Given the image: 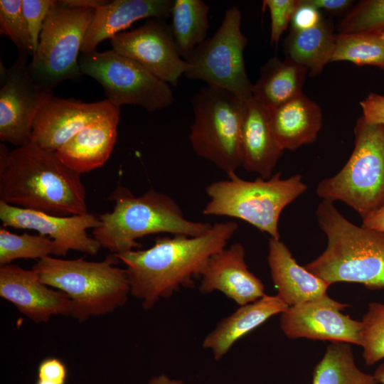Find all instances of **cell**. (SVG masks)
<instances>
[{
  "mask_svg": "<svg viewBox=\"0 0 384 384\" xmlns=\"http://www.w3.org/2000/svg\"><path fill=\"white\" fill-rule=\"evenodd\" d=\"M384 31V0H363L338 25V34L366 35Z\"/></svg>",
  "mask_w": 384,
  "mask_h": 384,
  "instance_id": "4dcf8cb0",
  "label": "cell"
},
{
  "mask_svg": "<svg viewBox=\"0 0 384 384\" xmlns=\"http://www.w3.org/2000/svg\"><path fill=\"white\" fill-rule=\"evenodd\" d=\"M267 262L277 294L289 306L326 294L331 285L299 265L285 244L270 238Z\"/></svg>",
  "mask_w": 384,
  "mask_h": 384,
  "instance_id": "7402d4cb",
  "label": "cell"
},
{
  "mask_svg": "<svg viewBox=\"0 0 384 384\" xmlns=\"http://www.w3.org/2000/svg\"><path fill=\"white\" fill-rule=\"evenodd\" d=\"M288 308L278 295L265 294L253 302L240 306L221 320L206 336L203 348L209 349L215 360H220L237 341L271 316L283 313Z\"/></svg>",
  "mask_w": 384,
  "mask_h": 384,
  "instance_id": "603a6c76",
  "label": "cell"
},
{
  "mask_svg": "<svg viewBox=\"0 0 384 384\" xmlns=\"http://www.w3.org/2000/svg\"><path fill=\"white\" fill-rule=\"evenodd\" d=\"M110 253L100 262L83 258L64 260L48 256L32 269L45 284L63 292L73 302L71 316L83 322L106 315L125 304L130 293L126 269Z\"/></svg>",
  "mask_w": 384,
  "mask_h": 384,
  "instance_id": "5b68a950",
  "label": "cell"
},
{
  "mask_svg": "<svg viewBox=\"0 0 384 384\" xmlns=\"http://www.w3.org/2000/svg\"><path fill=\"white\" fill-rule=\"evenodd\" d=\"M55 3V0H22V11L31 36L33 55L38 48L46 20Z\"/></svg>",
  "mask_w": 384,
  "mask_h": 384,
  "instance_id": "836d02e7",
  "label": "cell"
},
{
  "mask_svg": "<svg viewBox=\"0 0 384 384\" xmlns=\"http://www.w3.org/2000/svg\"><path fill=\"white\" fill-rule=\"evenodd\" d=\"M311 4L326 11L338 14L348 9L353 4L351 0H309Z\"/></svg>",
  "mask_w": 384,
  "mask_h": 384,
  "instance_id": "f35d334b",
  "label": "cell"
},
{
  "mask_svg": "<svg viewBox=\"0 0 384 384\" xmlns=\"http://www.w3.org/2000/svg\"><path fill=\"white\" fill-rule=\"evenodd\" d=\"M238 228L233 221L216 223L198 236L158 238L148 249L116 255L126 266L130 294L149 309L181 287H193L210 257L226 247Z\"/></svg>",
  "mask_w": 384,
  "mask_h": 384,
  "instance_id": "6da1fadb",
  "label": "cell"
},
{
  "mask_svg": "<svg viewBox=\"0 0 384 384\" xmlns=\"http://www.w3.org/2000/svg\"><path fill=\"white\" fill-rule=\"evenodd\" d=\"M80 175L31 142L11 150L0 144V201L10 205L59 216L87 213Z\"/></svg>",
  "mask_w": 384,
  "mask_h": 384,
  "instance_id": "7a4b0ae2",
  "label": "cell"
},
{
  "mask_svg": "<svg viewBox=\"0 0 384 384\" xmlns=\"http://www.w3.org/2000/svg\"><path fill=\"white\" fill-rule=\"evenodd\" d=\"M323 19L321 10L309 0H299L290 22L291 30L311 28L319 25Z\"/></svg>",
  "mask_w": 384,
  "mask_h": 384,
  "instance_id": "d590c367",
  "label": "cell"
},
{
  "mask_svg": "<svg viewBox=\"0 0 384 384\" xmlns=\"http://www.w3.org/2000/svg\"><path fill=\"white\" fill-rule=\"evenodd\" d=\"M336 35L329 19L306 30H291L284 42L286 58L302 65L310 76L315 77L331 62Z\"/></svg>",
  "mask_w": 384,
  "mask_h": 384,
  "instance_id": "484cf974",
  "label": "cell"
},
{
  "mask_svg": "<svg viewBox=\"0 0 384 384\" xmlns=\"http://www.w3.org/2000/svg\"><path fill=\"white\" fill-rule=\"evenodd\" d=\"M109 199L114 203L113 210L98 215L100 225L92 233L102 247L115 255L140 248L137 240L148 235L166 233L193 237L213 225L186 219L171 197L154 189L135 196L119 185Z\"/></svg>",
  "mask_w": 384,
  "mask_h": 384,
  "instance_id": "3957f363",
  "label": "cell"
},
{
  "mask_svg": "<svg viewBox=\"0 0 384 384\" xmlns=\"http://www.w3.org/2000/svg\"><path fill=\"white\" fill-rule=\"evenodd\" d=\"M209 6L202 0H174L171 28L178 53L185 60L207 38Z\"/></svg>",
  "mask_w": 384,
  "mask_h": 384,
  "instance_id": "4316f807",
  "label": "cell"
},
{
  "mask_svg": "<svg viewBox=\"0 0 384 384\" xmlns=\"http://www.w3.org/2000/svg\"><path fill=\"white\" fill-rule=\"evenodd\" d=\"M299 0H264L262 9L267 8L271 18L270 42L278 44L282 33L291 22Z\"/></svg>",
  "mask_w": 384,
  "mask_h": 384,
  "instance_id": "e575fe53",
  "label": "cell"
},
{
  "mask_svg": "<svg viewBox=\"0 0 384 384\" xmlns=\"http://www.w3.org/2000/svg\"><path fill=\"white\" fill-rule=\"evenodd\" d=\"M354 149L336 175L323 179L316 194L341 201L364 218L384 204V124L358 119Z\"/></svg>",
  "mask_w": 384,
  "mask_h": 384,
  "instance_id": "52a82bcc",
  "label": "cell"
},
{
  "mask_svg": "<svg viewBox=\"0 0 384 384\" xmlns=\"http://www.w3.org/2000/svg\"><path fill=\"white\" fill-rule=\"evenodd\" d=\"M119 111L107 99L87 103L53 94L36 114L31 142L56 151L88 124Z\"/></svg>",
  "mask_w": 384,
  "mask_h": 384,
  "instance_id": "2e32d148",
  "label": "cell"
},
{
  "mask_svg": "<svg viewBox=\"0 0 384 384\" xmlns=\"http://www.w3.org/2000/svg\"><path fill=\"white\" fill-rule=\"evenodd\" d=\"M316 215L327 247L305 268L330 284L347 282L384 289V233L351 223L329 201L318 205Z\"/></svg>",
  "mask_w": 384,
  "mask_h": 384,
  "instance_id": "277c9868",
  "label": "cell"
},
{
  "mask_svg": "<svg viewBox=\"0 0 384 384\" xmlns=\"http://www.w3.org/2000/svg\"><path fill=\"white\" fill-rule=\"evenodd\" d=\"M174 0H114L95 10L86 32L81 54L96 50L104 40L111 39L133 23L143 18L166 20Z\"/></svg>",
  "mask_w": 384,
  "mask_h": 384,
  "instance_id": "ffe728a7",
  "label": "cell"
},
{
  "mask_svg": "<svg viewBox=\"0 0 384 384\" xmlns=\"http://www.w3.org/2000/svg\"><path fill=\"white\" fill-rule=\"evenodd\" d=\"M63 1L73 7L87 8L97 9L106 4L109 1L105 0H63Z\"/></svg>",
  "mask_w": 384,
  "mask_h": 384,
  "instance_id": "60d3db41",
  "label": "cell"
},
{
  "mask_svg": "<svg viewBox=\"0 0 384 384\" xmlns=\"http://www.w3.org/2000/svg\"><path fill=\"white\" fill-rule=\"evenodd\" d=\"M300 174L283 179L279 172L268 179L240 178L237 174L208 185L209 201L203 213L244 220L272 238L279 240V216L284 208L306 191Z\"/></svg>",
  "mask_w": 384,
  "mask_h": 384,
  "instance_id": "8992f818",
  "label": "cell"
},
{
  "mask_svg": "<svg viewBox=\"0 0 384 384\" xmlns=\"http://www.w3.org/2000/svg\"><path fill=\"white\" fill-rule=\"evenodd\" d=\"M38 379L57 384H65L67 370L64 363L56 358H47L38 368Z\"/></svg>",
  "mask_w": 384,
  "mask_h": 384,
  "instance_id": "8d00e7d4",
  "label": "cell"
},
{
  "mask_svg": "<svg viewBox=\"0 0 384 384\" xmlns=\"http://www.w3.org/2000/svg\"><path fill=\"white\" fill-rule=\"evenodd\" d=\"M351 343L331 342L313 373V384H378L356 365Z\"/></svg>",
  "mask_w": 384,
  "mask_h": 384,
  "instance_id": "83f0119b",
  "label": "cell"
},
{
  "mask_svg": "<svg viewBox=\"0 0 384 384\" xmlns=\"http://www.w3.org/2000/svg\"><path fill=\"white\" fill-rule=\"evenodd\" d=\"M119 114L120 111L88 124L55 151L59 159L80 174L103 166L117 142Z\"/></svg>",
  "mask_w": 384,
  "mask_h": 384,
  "instance_id": "44dd1931",
  "label": "cell"
},
{
  "mask_svg": "<svg viewBox=\"0 0 384 384\" xmlns=\"http://www.w3.org/2000/svg\"><path fill=\"white\" fill-rule=\"evenodd\" d=\"M0 296L35 323L48 322L53 316H70L73 311L66 294L43 283L33 269L16 264L0 267Z\"/></svg>",
  "mask_w": 384,
  "mask_h": 384,
  "instance_id": "e0dca14e",
  "label": "cell"
},
{
  "mask_svg": "<svg viewBox=\"0 0 384 384\" xmlns=\"http://www.w3.org/2000/svg\"><path fill=\"white\" fill-rule=\"evenodd\" d=\"M373 375L378 384H384V363L380 364L375 370Z\"/></svg>",
  "mask_w": 384,
  "mask_h": 384,
  "instance_id": "7bdbcfd3",
  "label": "cell"
},
{
  "mask_svg": "<svg viewBox=\"0 0 384 384\" xmlns=\"http://www.w3.org/2000/svg\"><path fill=\"white\" fill-rule=\"evenodd\" d=\"M241 21L242 14L238 7L228 9L215 33L186 58L188 68L184 75L230 92L245 101L252 96L253 84L245 65L247 40L242 32Z\"/></svg>",
  "mask_w": 384,
  "mask_h": 384,
  "instance_id": "30bf717a",
  "label": "cell"
},
{
  "mask_svg": "<svg viewBox=\"0 0 384 384\" xmlns=\"http://www.w3.org/2000/svg\"><path fill=\"white\" fill-rule=\"evenodd\" d=\"M58 256L55 242L49 237L26 233L15 234L0 228V265L10 264L17 259H37Z\"/></svg>",
  "mask_w": 384,
  "mask_h": 384,
  "instance_id": "f1b7e54d",
  "label": "cell"
},
{
  "mask_svg": "<svg viewBox=\"0 0 384 384\" xmlns=\"http://www.w3.org/2000/svg\"><path fill=\"white\" fill-rule=\"evenodd\" d=\"M244 100L225 90L202 87L191 100L194 112L189 141L198 156L230 178L241 166L240 131Z\"/></svg>",
  "mask_w": 384,
  "mask_h": 384,
  "instance_id": "ba28073f",
  "label": "cell"
},
{
  "mask_svg": "<svg viewBox=\"0 0 384 384\" xmlns=\"http://www.w3.org/2000/svg\"><path fill=\"white\" fill-rule=\"evenodd\" d=\"M112 49L143 66L173 86L187 70L180 55L171 25L166 20L149 18L140 27L117 33L110 39Z\"/></svg>",
  "mask_w": 384,
  "mask_h": 384,
  "instance_id": "4fadbf2b",
  "label": "cell"
},
{
  "mask_svg": "<svg viewBox=\"0 0 384 384\" xmlns=\"http://www.w3.org/2000/svg\"><path fill=\"white\" fill-rule=\"evenodd\" d=\"M307 70L288 59L270 58L261 68L252 87V97L267 110L284 105L302 94Z\"/></svg>",
  "mask_w": 384,
  "mask_h": 384,
  "instance_id": "d4e9b609",
  "label": "cell"
},
{
  "mask_svg": "<svg viewBox=\"0 0 384 384\" xmlns=\"http://www.w3.org/2000/svg\"><path fill=\"white\" fill-rule=\"evenodd\" d=\"M268 112L272 132L283 150L313 143L322 127L320 107L303 93Z\"/></svg>",
  "mask_w": 384,
  "mask_h": 384,
  "instance_id": "cb8c5ba5",
  "label": "cell"
},
{
  "mask_svg": "<svg viewBox=\"0 0 384 384\" xmlns=\"http://www.w3.org/2000/svg\"><path fill=\"white\" fill-rule=\"evenodd\" d=\"M349 61L357 65H373L384 70V46L365 35L336 33L331 62Z\"/></svg>",
  "mask_w": 384,
  "mask_h": 384,
  "instance_id": "f546056e",
  "label": "cell"
},
{
  "mask_svg": "<svg viewBox=\"0 0 384 384\" xmlns=\"http://www.w3.org/2000/svg\"><path fill=\"white\" fill-rule=\"evenodd\" d=\"M347 306L325 294L289 306L282 313L280 327L290 338H306L361 346L362 323L341 312Z\"/></svg>",
  "mask_w": 384,
  "mask_h": 384,
  "instance_id": "5bb4252c",
  "label": "cell"
},
{
  "mask_svg": "<svg viewBox=\"0 0 384 384\" xmlns=\"http://www.w3.org/2000/svg\"><path fill=\"white\" fill-rule=\"evenodd\" d=\"M36 384H57L50 381L38 379Z\"/></svg>",
  "mask_w": 384,
  "mask_h": 384,
  "instance_id": "f6af8a7d",
  "label": "cell"
},
{
  "mask_svg": "<svg viewBox=\"0 0 384 384\" xmlns=\"http://www.w3.org/2000/svg\"><path fill=\"white\" fill-rule=\"evenodd\" d=\"M240 150L241 166L264 179L272 177L284 151L272 132L268 110L252 96L244 102Z\"/></svg>",
  "mask_w": 384,
  "mask_h": 384,
  "instance_id": "d6986e66",
  "label": "cell"
},
{
  "mask_svg": "<svg viewBox=\"0 0 384 384\" xmlns=\"http://www.w3.org/2000/svg\"><path fill=\"white\" fill-rule=\"evenodd\" d=\"M199 291L202 294L220 292L240 306L265 295L264 284L249 270L245 250L240 242L233 243L210 257L201 276Z\"/></svg>",
  "mask_w": 384,
  "mask_h": 384,
  "instance_id": "ac0fdd59",
  "label": "cell"
},
{
  "mask_svg": "<svg viewBox=\"0 0 384 384\" xmlns=\"http://www.w3.org/2000/svg\"><path fill=\"white\" fill-rule=\"evenodd\" d=\"M361 226L384 233V204L363 218Z\"/></svg>",
  "mask_w": 384,
  "mask_h": 384,
  "instance_id": "ab89813d",
  "label": "cell"
},
{
  "mask_svg": "<svg viewBox=\"0 0 384 384\" xmlns=\"http://www.w3.org/2000/svg\"><path fill=\"white\" fill-rule=\"evenodd\" d=\"M365 36L384 46V31L375 33L366 34Z\"/></svg>",
  "mask_w": 384,
  "mask_h": 384,
  "instance_id": "ee69618b",
  "label": "cell"
},
{
  "mask_svg": "<svg viewBox=\"0 0 384 384\" xmlns=\"http://www.w3.org/2000/svg\"><path fill=\"white\" fill-rule=\"evenodd\" d=\"M361 321L363 358L372 366L384 358V304L370 302Z\"/></svg>",
  "mask_w": 384,
  "mask_h": 384,
  "instance_id": "1f68e13d",
  "label": "cell"
},
{
  "mask_svg": "<svg viewBox=\"0 0 384 384\" xmlns=\"http://www.w3.org/2000/svg\"><path fill=\"white\" fill-rule=\"evenodd\" d=\"M0 220L4 226L37 231L51 238L56 244L58 256L75 250L90 255L102 247L99 242L88 235L87 230L100 225L98 216L87 213L59 216L25 209L0 201Z\"/></svg>",
  "mask_w": 384,
  "mask_h": 384,
  "instance_id": "9a60e30c",
  "label": "cell"
},
{
  "mask_svg": "<svg viewBox=\"0 0 384 384\" xmlns=\"http://www.w3.org/2000/svg\"><path fill=\"white\" fill-rule=\"evenodd\" d=\"M27 58L18 55L9 68L0 66V140L16 147L31 142L36 114L53 95L35 82Z\"/></svg>",
  "mask_w": 384,
  "mask_h": 384,
  "instance_id": "7c38bea8",
  "label": "cell"
},
{
  "mask_svg": "<svg viewBox=\"0 0 384 384\" xmlns=\"http://www.w3.org/2000/svg\"><path fill=\"white\" fill-rule=\"evenodd\" d=\"M0 34L11 39L18 55L32 57L33 46L22 11V0H0Z\"/></svg>",
  "mask_w": 384,
  "mask_h": 384,
  "instance_id": "d6a6232c",
  "label": "cell"
},
{
  "mask_svg": "<svg viewBox=\"0 0 384 384\" xmlns=\"http://www.w3.org/2000/svg\"><path fill=\"white\" fill-rule=\"evenodd\" d=\"M148 384H183L180 380L171 379L164 374L152 378Z\"/></svg>",
  "mask_w": 384,
  "mask_h": 384,
  "instance_id": "b9f144b4",
  "label": "cell"
},
{
  "mask_svg": "<svg viewBox=\"0 0 384 384\" xmlns=\"http://www.w3.org/2000/svg\"><path fill=\"white\" fill-rule=\"evenodd\" d=\"M79 65L82 75L97 81L106 99L117 107L137 105L151 112L167 108L174 101L168 83L112 49L82 54Z\"/></svg>",
  "mask_w": 384,
  "mask_h": 384,
  "instance_id": "8fae6325",
  "label": "cell"
},
{
  "mask_svg": "<svg viewBox=\"0 0 384 384\" xmlns=\"http://www.w3.org/2000/svg\"><path fill=\"white\" fill-rule=\"evenodd\" d=\"M95 9L55 1L40 35L28 68L35 82L53 91L62 82L82 75L79 54Z\"/></svg>",
  "mask_w": 384,
  "mask_h": 384,
  "instance_id": "9c48e42d",
  "label": "cell"
},
{
  "mask_svg": "<svg viewBox=\"0 0 384 384\" xmlns=\"http://www.w3.org/2000/svg\"><path fill=\"white\" fill-rule=\"evenodd\" d=\"M360 105L366 121L384 124V95L369 93Z\"/></svg>",
  "mask_w": 384,
  "mask_h": 384,
  "instance_id": "74e56055",
  "label": "cell"
}]
</instances>
